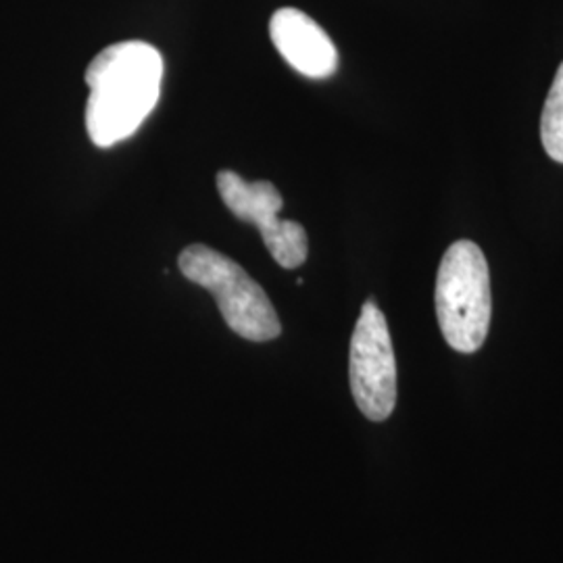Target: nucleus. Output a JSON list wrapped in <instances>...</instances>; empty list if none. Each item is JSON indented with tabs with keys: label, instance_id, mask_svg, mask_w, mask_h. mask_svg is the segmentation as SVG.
Returning <instances> with one entry per match:
<instances>
[{
	"label": "nucleus",
	"instance_id": "1",
	"mask_svg": "<svg viewBox=\"0 0 563 563\" xmlns=\"http://www.w3.org/2000/svg\"><path fill=\"white\" fill-rule=\"evenodd\" d=\"M86 130L99 148L139 132L162 97V53L142 41L107 46L86 69Z\"/></svg>",
	"mask_w": 563,
	"mask_h": 563
},
{
	"label": "nucleus",
	"instance_id": "2",
	"mask_svg": "<svg viewBox=\"0 0 563 563\" xmlns=\"http://www.w3.org/2000/svg\"><path fill=\"white\" fill-rule=\"evenodd\" d=\"M437 318L444 341L460 353L483 346L490 316V272L483 249L472 241L453 242L443 255L437 276Z\"/></svg>",
	"mask_w": 563,
	"mask_h": 563
},
{
	"label": "nucleus",
	"instance_id": "3",
	"mask_svg": "<svg viewBox=\"0 0 563 563\" xmlns=\"http://www.w3.org/2000/svg\"><path fill=\"white\" fill-rule=\"evenodd\" d=\"M178 265L186 280L211 292L232 332L253 342L280 336V320L274 305L239 263L205 244H190L181 251Z\"/></svg>",
	"mask_w": 563,
	"mask_h": 563
},
{
	"label": "nucleus",
	"instance_id": "4",
	"mask_svg": "<svg viewBox=\"0 0 563 563\" xmlns=\"http://www.w3.org/2000/svg\"><path fill=\"white\" fill-rule=\"evenodd\" d=\"M351 393L360 411L372 422H384L397 405V360L388 323L376 302H363L351 336Z\"/></svg>",
	"mask_w": 563,
	"mask_h": 563
},
{
	"label": "nucleus",
	"instance_id": "5",
	"mask_svg": "<svg viewBox=\"0 0 563 563\" xmlns=\"http://www.w3.org/2000/svg\"><path fill=\"white\" fill-rule=\"evenodd\" d=\"M218 192L225 207L241 220L253 223L262 232L269 255L284 269L301 267L309 253V239L299 222L282 220L278 188L272 181H246L223 169L218 174Z\"/></svg>",
	"mask_w": 563,
	"mask_h": 563
},
{
	"label": "nucleus",
	"instance_id": "6",
	"mask_svg": "<svg viewBox=\"0 0 563 563\" xmlns=\"http://www.w3.org/2000/svg\"><path fill=\"white\" fill-rule=\"evenodd\" d=\"M269 36L284 60L305 78L323 80L339 67V51L318 21L295 7L278 9L269 21Z\"/></svg>",
	"mask_w": 563,
	"mask_h": 563
},
{
	"label": "nucleus",
	"instance_id": "7",
	"mask_svg": "<svg viewBox=\"0 0 563 563\" xmlns=\"http://www.w3.org/2000/svg\"><path fill=\"white\" fill-rule=\"evenodd\" d=\"M541 141L547 155L553 162L563 163V63L544 101Z\"/></svg>",
	"mask_w": 563,
	"mask_h": 563
}]
</instances>
